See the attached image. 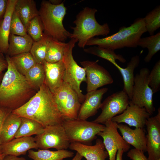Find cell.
Here are the masks:
<instances>
[{
    "mask_svg": "<svg viewBox=\"0 0 160 160\" xmlns=\"http://www.w3.org/2000/svg\"><path fill=\"white\" fill-rule=\"evenodd\" d=\"M11 112L20 117L35 120L44 128L62 125L65 120L57 108L52 93L44 82L27 102Z\"/></svg>",
    "mask_w": 160,
    "mask_h": 160,
    "instance_id": "6da1fadb",
    "label": "cell"
},
{
    "mask_svg": "<svg viewBox=\"0 0 160 160\" xmlns=\"http://www.w3.org/2000/svg\"><path fill=\"white\" fill-rule=\"evenodd\" d=\"M5 57L8 67L0 84V108L12 111L27 102L36 89L17 71L10 57Z\"/></svg>",
    "mask_w": 160,
    "mask_h": 160,
    "instance_id": "7a4b0ae2",
    "label": "cell"
},
{
    "mask_svg": "<svg viewBox=\"0 0 160 160\" xmlns=\"http://www.w3.org/2000/svg\"><path fill=\"white\" fill-rule=\"evenodd\" d=\"M146 32L144 18L139 17L130 26L121 27L114 34L103 38L91 39L86 45L97 46L114 51L124 47L136 48L142 36Z\"/></svg>",
    "mask_w": 160,
    "mask_h": 160,
    "instance_id": "3957f363",
    "label": "cell"
},
{
    "mask_svg": "<svg viewBox=\"0 0 160 160\" xmlns=\"http://www.w3.org/2000/svg\"><path fill=\"white\" fill-rule=\"evenodd\" d=\"M95 8L86 7L77 15L73 23L74 27H71L72 33L69 38L76 40L79 47L84 49L88 41L95 36H107L110 32L108 23L100 25L97 21Z\"/></svg>",
    "mask_w": 160,
    "mask_h": 160,
    "instance_id": "277c9868",
    "label": "cell"
},
{
    "mask_svg": "<svg viewBox=\"0 0 160 160\" xmlns=\"http://www.w3.org/2000/svg\"><path fill=\"white\" fill-rule=\"evenodd\" d=\"M66 11L64 1L57 5L49 1H41L39 16L45 36L64 42L70 38L71 33L65 29L63 24Z\"/></svg>",
    "mask_w": 160,
    "mask_h": 160,
    "instance_id": "5b68a950",
    "label": "cell"
},
{
    "mask_svg": "<svg viewBox=\"0 0 160 160\" xmlns=\"http://www.w3.org/2000/svg\"><path fill=\"white\" fill-rule=\"evenodd\" d=\"M62 125L70 143L76 142L90 145L105 127L93 121L77 119L65 120Z\"/></svg>",
    "mask_w": 160,
    "mask_h": 160,
    "instance_id": "8992f818",
    "label": "cell"
},
{
    "mask_svg": "<svg viewBox=\"0 0 160 160\" xmlns=\"http://www.w3.org/2000/svg\"><path fill=\"white\" fill-rule=\"evenodd\" d=\"M77 42L76 40L71 39L65 47L63 61L65 68L64 81L69 84L76 92L81 104L85 96L81 92L80 85L82 82H86V78L84 69L78 65L72 55L73 49Z\"/></svg>",
    "mask_w": 160,
    "mask_h": 160,
    "instance_id": "52a82bcc",
    "label": "cell"
},
{
    "mask_svg": "<svg viewBox=\"0 0 160 160\" xmlns=\"http://www.w3.org/2000/svg\"><path fill=\"white\" fill-rule=\"evenodd\" d=\"M150 71L147 68L140 69L134 76L132 96L130 103L144 108L150 115L155 111L153 103V93L148 82Z\"/></svg>",
    "mask_w": 160,
    "mask_h": 160,
    "instance_id": "ba28073f",
    "label": "cell"
},
{
    "mask_svg": "<svg viewBox=\"0 0 160 160\" xmlns=\"http://www.w3.org/2000/svg\"><path fill=\"white\" fill-rule=\"evenodd\" d=\"M52 94L57 108L64 120L77 119L81 104L76 93L71 86L64 81Z\"/></svg>",
    "mask_w": 160,
    "mask_h": 160,
    "instance_id": "9c48e42d",
    "label": "cell"
},
{
    "mask_svg": "<svg viewBox=\"0 0 160 160\" xmlns=\"http://www.w3.org/2000/svg\"><path fill=\"white\" fill-rule=\"evenodd\" d=\"M38 148L57 150L69 148L70 142L62 125H50L45 127L43 132L34 137Z\"/></svg>",
    "mask_w": 160,
    "mask_h": 160,
    "instance_id": "30bf717a",
    "label": "cell"
},
{
    "mask_svg": "<svg viewBox=\"0 0 160 160\" xmlns=\"http://www.w3.org/2000/svg\"><path fill=\"white\" fill-rule=\"evenodd\" d=\"M127 95L123 90L118 91L108 97L101 103L102 111L93 122L105 124L117 114L126 110L129 103Z\"/></svg>",
    "mask_w": 160,
    "mask_h": 160,
    "instance_id": "8fae6325",
    "label": "cell"
},
{
    "mask_svg": "<svg viewBox=\"0 0 160 160\" xmlns=\"http://www.w3.org/2000/svg\"><path fill=\"white\" fill-rule=\"evenodd\" d=\"M117 124L111 120L108 121L104 124L103 130L97 135L103 138V142L108 153L109 160H116L119 149H122L124 152H125L130 148V145L125 141L118 132Z\"/></svg>",
    "mask_w": 160,
    "mask_h": 160,
    "instance_id": "7c38bea8",
    "label": "cell"
},
{
    "mask_svg": "<svg viewBox=\"0 0 160 160\" xmlns=\"http://www.w3.org/2000/svg\"><path fill=\"white\" fill-rule=\"evenodd\" d=\"M95 61L86 60L80 62L86 74L87 92L97 90L104 86L110 84L113 79L109 73Z\"/></svg>",
    "mask_w": 160,
    "mask_h": 160,
    "instance_id": "4fadbf2b",
    "label": "cell"
},
{
    "mask_svg": "<svg viewBox=\"0 0 160 160\" xmlns=\"http://www.w3.org/2000/svg\"><path fill=\"white\" fill-rule=\"evenodd\" d=\"M155 116L150 117L145 124L146 151L148 160H157L160 158V108Z\"/></svg>",
    "mask_w": 160,
    "mask_h": 160,
    "instance_id": "5bb4252c",
    "label": "cell"
},
{
    "mask_svg": "<svg viewBox=\"0 0 160 160\" xmlns=\"http://www.w3.org/2000/svg\"><path fill=\"white\" fill-rule=\"evenodd\" d=\"M151 115L144 108L130 103L121 114L113 117L111 120L117 124L125 123L129 126L144 128L146 122Z\"/></svg>",
    "mask_w": 160,
    "mask_h": 160,
    "instance_id": "9a60e30c",
    "label": "cell"
},
{
    "mask_svg": "<svg viewBox=\"0 0 160 160\" xmlns=\"http://www.w3.org/2000/svg\"><path fill=\"white\" fill-rule=\"evenodd\" d=\"M108 90V89L105 87L87 92L84 101L81 105L77 119L86 120L95 115L100 108L103 95Z\"/></svg>",
    "mask_w": 160,
    "mask_h": 160,
    "instance_id": "2e32d148",
    "label": "cell"
},
{
    "mask_svg": "<svg viewBox=\"0 0 160 160\" xmlns=\"http://www.w3.org/2000/svg\"><path fill=\"white\" fill-rule=\"evenodd\" d=\"M69 148L76 151L87 160H105L109 156L103 141L100 139L96 140L93 145L71 142Z\"/></svg>",
    "mask_w": 160,
    "mask_h": 160,
    "instance_id": "e0dca14e",
    "label": "cell"
},
{
    "mask_svg": "<svg viewBox=\"0 0 160 160\" xmlns=\"http://www.w3.org/2000/svg\"><path fill=\"white\" fill-rule=\"evenodd\" d=\"M43 65L45 73L44 83L53 94L63 83L64 64L63 61L53 63L45 61Z\"/></svg>",
    "mask_w": 160,
    "mask_h": 160,
    "instance_id": "ac0fdd59",
    "label": "cell"
},
{
    "mask_svg": "<svg viewBox=\"0 0 160 160\" xmlns=\"http://www.w3.org/2000/svg\"><path fill=\"white\" fill-rule=\"evenodd\" d=\"M0 148L2 153L5 155L16 156L26 154L27 151L31 149H39L34 137L31 136L15 138L0 145Z\"/></svg>",
    "mask_w": 160,
    "mask_h": 160,
    "instance_id": "d6986e66",
    "label": "cell"
},
{
    "mask_svg": "<svg viewBox=\"0 0 160 160\" xmlns=\"http://www.w3.org/2000/svg\"><path fill=\"white\" fill-rule=\"evenodd\" d=\"M117 127L126 143L143 153L146 151V135L144 128L132 129L121 123L117 124Z\"/></svg>",
    "mask_w": 160,
    "mask_h": 160,
    "instance_id": "ffe728a7",
    "label": "cell"
},
{
    "mask_svg": "<svg viewBox=\"0 0 160 160\" xmlns=\"http://www.w3.org/2000/svg\"><path fill=\"white\" fill-rule=\"evenodd\" d=\"M140 59L139 55L133 56L127 63V66L123 68L116 62L113 64L120 72L123 78L124 87L123 90L127 95L129 100L132 98L133 86L134 83V71L139 65Z\"/></svg>",
    "mask_w": 160,
    "mask_h": 160,
    "instance_id": "44dd1931",
    "label": "cell"
},
{
    "mask_svg": "<svg viewBox=\"0 0 160 160\" xmlns=\"http://www.w3.org/2000/svg\"><path fill=\"white\" fill-rule=\"evenodd\" d=\"M17 0H7L6 11L2 21L0 24V51L7 54L12 14Z\"/></svg>",
    "mask_w": 160,
    "mask_h": 160,
    "instance_id": "7402d4cb",
    "label": "cell"
},
{
    "mask_svg": "<svg viewBox=\"0 0 160 160\" xmlns=\"http://www.w3.org/2000/svg\"><path fill=\"white\" fill-rule=\"evenodd\" d=\"M21 117L10 112L3 124L0 137V145L7 143L14 139L20 125Z\"/></svg>",
    "mask_w": 160,
    "mask_h": 160,
    "instance_id": "603a6c76",
    "label": "cell"
},
{
    "mask_svg": "<svg viewBox=\"0 0 160 160\" xmlns=\"http://www.w3.org/2000/svg\"><path fill=\"white\" fill-rule=\"evenodd\" d=\"M33 42L28 34L24 36L10 34L6 55L11 57L20 53L30 52Z\"/></svg>",
    "mask_w": 160,
    "mask_h": 160,
    "instance_id": "cb8c5ba5",
    "label": "cell"
},
{
    "mask_svg": "<svg viewBox=\"0 0 160 160\" xmlns=\"http://www.w3.org/2000/svg\"><path fill=\"white\" fill-rule=\"evenodd\" d=\"M14 10L26 28L29 22L39 15V10L33 0H17Z\"/></svg>",
    "mask_w": 160,
    "mask_h": 160,
    "instance_id": "d4e9b609",
    "label": "cell"
},
{
    "mask_svg": "<svg viewBox=\"0 0 160 160\" xmlns=\"http://www.w3.org/2000/svg\"><path fill=\"white\" fill-rule=\"evenodd\" d=\"M73 156V152L65 149L56 151L40 149L36 151L31 149L28 151V156L33 160H64Z\"/></svg>",
    "mask_w": 160,
    "mask_h": 160,
    "instance_id": "484cf974",
    "label": "cell"
},
{
    "mask_svg": "<svg viewBox=\"0 0 160 160\" xmlns=\"http://www.w3.org/2000/svg\"><path fill=\"white\" fill-rule=\"evenodd\" d=\"M67 43L49 37L45 61L53 63L63 61Z\"/></svg>",
    "mask_w": 160,
    "mask_h": 160,
    "instance_id": "4316f807",
    "label": "cell"
},
{
    "mask_svg": "<svg viewBox=\"0 0 160 160\" xmlns=\"http://www.w3.org/2000/svg\"><path fill=\"white\" fill-rule=\"evenodd\" d=\"M21 118L20 125L15 138L37 135L43 132L45 128L38 122L27 118L21 117Z\"/></svg>",
    "mask_w": 160,
    "mask_h": 160,
    "instance_id": "83f0119b",
    "label": "cell"
},
{
    "mask_svg": "<svg viewBox=\"0 0 160 160\" xmlns=\"http://www.w3.org/2000/svg\"><path fill=\"white\" fill-rule=\"evenodd\" d=\"M138 46L148 49V54L144 60L145 63H149L153 56L160 50V32L149 36L141 37Z\"/></svg>",
    "mask_w": 160,
    "mask_h": 160,
    "instance_id": "f1b7e54d",
    "label": "cell"
},
{
    "mask_svg": "<svg viewBox=\"0 0 160 160\" xmlns=\"http://www.w3.org/2000/svg\"><path fill=\"white\" fill-rule=\"evenodd\" d=\"M10 57L17 71L24 76L36 63L30 52L20 53Z\"/></svg>",
    "mask_w": 160,
    "mask_h": 160,
    "instance_id": "f546056e",
    "label": "cell"
},
{
    "mask_svg": "<svg viewBox=\"0 0 160 160\" xmlns=\"http://www.w3.org/2000/svg\"><path fill=\"white\" fill-rule=\"evenodd\" d=\"M84 51L86 53L106 60L112 63L116 62L117 60L123 63H124L126 61V59L122 55L116 54L114 51L97 46H94L84 49Z\"/></svg>",
    "mask_w": 160,
    "mask_h": 160,
    "instance_id": "4dcf8cb0",
    "label": "cell"
},
{
    "mask_svg": "<svg viewBox=\"0 0 160 160\" xmlns=\"http://www.w3.org/2000/svg\"><path fill=\"white\" fill-rule=\"evenodd\" d=\"M25 76L31 85L38 91L45 80L43 65L36 63L27 71Z\"/></svg>",
    "mask_w": 160,
    "mask_h": 160,
    "instance_id": "1f68e13d",
    "label": "cell"
},
{
    "mask_svg": "<svg viewBox=\"0 0 160 160\" xmlns=\"http://www.w3.org/2000/svg\"><path fill=\"white\" fill-rule=\"evenodd\" d=\"M49 37L44 35L41 40L33 42L30 53L36 63L43 65L45 61Z\"/></svg>",
    "mask_w": 160,
    "mask_h": 160,
    "instance_id": "d6a6232c",
    "label": "cell"
},
{
    "mask_svg": "<svg viewBox=\"0 0 160 160\" xmlns=\"http://www.w3.org/2000/svg\"><path fill=\"white\" fill-rule=\"evenodd\" d=\"M144 19L147 32L150 36L154 35L160 27V6H157L147 13Z\"/></svg>",
    "mask_w": 160,
    "mask_h": 160,
    "instance_id": "836d02e7",
    "label": "cell"
},
{
    "mask_svg": "<svg viewBox=\"0 0 160 160\" xmlns=\"http://www.w3.org/2000/svg\"><path fill=\"white\" fill-rule=\"evenodd\" d=\"M27 34L34 42L38 41L44 37L43 28L39 16L33 18L26 27Z\"/></svg>",
    "mask_w": 160,
    "mask_h": 160,
    "instance_id": "e575fe53",
    "label": "cell"
},
{
    "mask_svg": "<svg viewBox=\"0 0 160 160\" xmlns=\"http://www.w3.org/2000/svg\"><path fill=\"white\" fill-rule=\"evenodd\" d=\"M148 84L153 94L160 89V60L155 64L148 77Z\"/></svg>",
    "mask_w": 160,
    "mask_h": 160,
    "instance_id": "d590c367",
    "label": "cell"
},
{
    "mask_svg": "<svg viewBox=\"0 0 160 160\" xmlns=\"http://www.w3.org/2000/svg\"><path fill=\"white\" fill-rule=\"evenodd\" d=\"M10 34L20 36H24L27 34L26 28L15 10L11 18Z\"/></svg>",
    "mask_w": 160,
    "mask_h": 160,
    "instance_id": "8d00e7d4",
    "label": "cell"
},
{
    "mask_svg": "<svg viewBox=\"0 0 160 160\" xmlns=\"http://www.w3.org/2000/svg\"><path fill=\"white\" fill-rule=\"evenodd\" d=\"M144 153L135 148L129 150L127 155L132 160H148Z\"/></svg>",
    "mask_w": 160,
    "mask_h": 160,
    "instance_id": "74e56055",
    "label": "cell"
},
{
    "mask_svg": "<svg viewBox=\"0 0 160 160\" xmlns=\"http://www.w3.org/2000/svg\"><path fill=\"white\" fill-rule=\"evenodd\" d=\"M11 111L6 109L0 108V137L4 121L7 114ZM2 153L1 150L0 145V155Z\"/></svg>",
    "mask_w": 160,
    "mask_h": 160,
    "instance_id": "f35d334b",
    "label": "cell"
},
{
    "mask_svg": "<svg viewBox=\"0 0 160 160\" xmlns=\"http://www.w3.org/2000/svg\"><path fill=\"white\" fill-rule=\"evenodd\" d=\"M7 0H0V24L5 15L7 6Z\"/></svg>",
    "mask_w": 160,
    "mask_h": 160,
    "instance_id": "ab89813d",
    "label": "cell"
},
{
    "mask_svg": "<svg viewBox=\"0 0 160 160\" xmlns=\"http://www.w3.org/2000/svg\"><path fill=\"white\" fill-rule=\"evenodd\" d=\"M8 67V63L6 58L0 51V73L6 69Z\"/></svg>",
    "mask_w": 160,
    "mask_h": 160,
    "instance_id": "60d3db41",
    "label": "cell"
},
{
    "mask_svg": "<svg viewBox=\"0 0 160 160\" xmlns=\"http://www.w3.org/2000/svg\"><path fill=\"white\" fill-rule=\"evenodd\" d=\"M3 160H26L23 157H19L17 156L10 155H5Z\"/></svg>",
    "mask_w": 160,
    "mask_h": 160,
    "instance_id": "b9f144b4",
    "label": "cell"
},
{
    "mask_svg": "<svg viewBox=\"0 0 160 160\" xmlns=\"http://www.w3.org/2000/svg\"><path fill=\"white\" fill-rule=\"evenodd\" d=\"M124 153L122 149H119L118 150L116 160H123L122 156Z\"/></svg>",
    "mask_w": 160,
    "mask_h": 160,
    "instance_id": "7bdbcfd3",
    "label": "cell"
},
{
    "mask_svg": "<svg viewBox=\"0 0 160 160\" xmlns=\"http://www.w3.org/2000/svg\"><path fill=\"white\" fill-rule=\"evenodd\" d=\"M83 158L81 155L76 152L75 156L71 160H81Z\"/></svg>",
    "mask_w": 160,
    "mask_h": 160,
    "instance_id": "ee69618b",
    "label": "cell"
},
{
    "mask_svg": "<svg viewBox=\"0 0 160 160\" xmlns=\"http://www.w3.org/2000/svg\"><path fill=\"white\" fill-rule=\"evenodd\" d=\"M49 1L52 4L55 5H58L60 4L63 1L60 0H50Z\"/></svg>",
    "mask_w": 160,
    "mask_h": 160,
    "instance_id": "f6af8a7d",
    "label": "cell"
},
{
    "mask_svg": "<svg viewBox=\"0 0 160 160\" xmlns=\"http://www.w3.org/2000/svg\"><path fill=\"white\" fill-rule=\"evenodd\" d=\"M5 155L4 154H1L0 155V160H3Z\"/></svg>",
    "mask_w": 160,
    "mask_h": 160,
    "instance_id": "bcb514c9",
    "label": "cell"
},
{
    "mask_svg": "<svg viewBox=\"0 0 160 160\" xmlns=\"http://www.w3.org/2000/svg\"><path fill=\"white\" fill-rule=\"evenodd\" d=\"M157 160H160V158L158 159Z\"/></svg>",
    "mask_w": 160,
    "mask_h": 160,
    "instance_id": "7dc6e473",
    "label": "cell"
},
{
    "mask_svg": "<svg viewBox=\"0 0 160 160\" xmlns=\"http://www.w3.org/2000/svg\"><path fill=\"white\" fill-rule=\"evenodd\" d=\"M1 80H0V81Z\"/></svg>",
    "mask_w": 160,
    "mask_h": 160,
    "instance_id": "c3c4849f",
    "label": "cell"
}]
</instances>
